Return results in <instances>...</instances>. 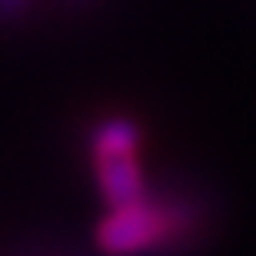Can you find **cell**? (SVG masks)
I'll list each match as a JSON object with an SVG mask.
<instances>
[{"label":"cell","instance_id":"cell-3","mask_svg":"<svg viewBox=\"0 0 256 256\" xmlns=\"http://www.w3.org/2000/svg\"><path fill=\"white\" fill-rule=\"evenodd\" d=\"M140 146H143V133L136 126V120H130V116H104L90 130V160L130 156V153H140Z\"/></svg>","mask_w":256,"mask_h":256},{"label":"cell","instance_id":"cell-2","mask_svg":"<svg viewBox=\"0 0 256 256\" xmlns=\"http://www.w3.org/2000/svg\"><path fill=\"white\" fill-rule=\"evenodd\" d=\"M90 163H94L96 190H100V196L110 206L130 203V200H140V196L150 193L140 153H130V156H104V160H90Z\"/></svg>","mask_w":256,"mask_h":256},{"label":"cell","instance_id":"cell-1","mask_svg":"<svg viewBox=\"0 0 256 256\" xmlns=\"http://www.w3.org/2000/svg\"><path fill=\"white\" fill-rule=\"evenodd\" d=\"M196 226V216L176 196L146 193L130 203H116L96 223V246L106 256H146L170 250Z\"/></svg>","mask_w":256,"mask_h":256}]
</instances>
